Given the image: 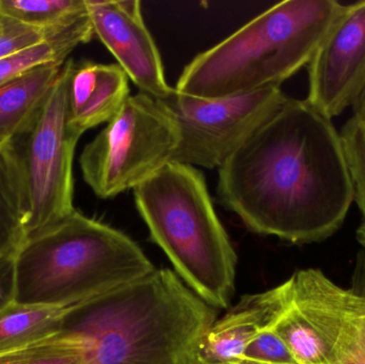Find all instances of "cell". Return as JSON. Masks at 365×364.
<instances>
[{
    "label": "cell",
    "mask_w": 365,
    "mask_h": 364,
    "mask_svg": "<svg viewBox=\"0 0 365 364\" xmlns=\"http://www.w3.org/2000/svg\"><path fill=\"white\" fill-rule=\"evenodd\" d=\"M217 197L257 234L325 241L355 201L340 132L308 100L287 96L219 168Z\"/></svg>",
    "instance_id": "6da1fadb"
},
{
    "label": "cell",
    "mask_w": 365,
    "mask_h": 364,
    "mask_svg": "<svg viewBox=\"0 0 365 364\" xmlns=\"http://www.w3.org/2000/svg\"><path fill=\"white\" fill-rule=\"evenodd\" d=\"M218 318L171 269L70 307L58 335L83 350V364H197Z\"/></svg>",
    "instance_id": "7a4b0ae2"
},
{
    "label": "cell",
    "mask_w": 365,
    "mask_h": 364,
    "mask_svg": "<svg viewBox=\"0 0 365 364\" xmlns=\"http://www.w3.org/2000/svg\"><path fill=\"white\" fill-rule=\"evenodd\" d=\"M342 8L336 0L279 2L195 56L175 89L218 98L280 87L308 66Z\"/></svg>",
    "instance_id": "3957f363"
},
{
    "label": "cell",
    "mask_w": 365,
    "mask_h": 364,
    "mask_svg": "<svg viewBox=\"0 0 365 364\" xmlns=\"http://www.w3.org/2000/svg\"><path fill=\"white\" fill-rule=\"evenodd\" d=\"M16 301L70 308L155 269L128 235L74 209L15 254Z\"/></svg>",
    "instance_id": "277c9868"
},
{
    "label": "cell",
    "mask_w": 365,
    "mask_h": 364,
    "mask_svg": "<svg viewBox=\"0 0 365 364\" xmlns=\"http://www.w3.org/2000/svg\"><path fill=\"white\" fill-rule=\"evenodd\" d=\"M133 190L152 241L175 274L208 305L227 309L235 292L237 258L202 172L171 162Z\"/></svg>",
    "instance_id": "5b68a950"
},
{
    "label": "cell",
    "mask_w": 365,
    "mask_h": 364,
    "mask_svg": "<svg viewBox=\"0 0 365 364\" xmlns=\"http://www.w3.org/2000/svg\"><path fill=\"white\" fill-rule=\"evenodd\" d=\"M74 68L73 59L66 60L38 113L2 147L16 181L26 239L75 209L73 160L81 135L70 124Z\"/></svg>",
    "instance_id": "8992f818"
},
{
    "label": "cell",
    "mask_w": 365,
    "mask_h": 364,
    "mask_svg": "<svg viewBox=\"0 0 365 364\" xmlns=\"http://www.w3.org/2000/svg\"><path fill=\"white\" fill-rule=\"evenodd\" d=\"M179 142L177 122L156 98L130 95L81 152L83 181L98 198H115L173 162Z\"/></svg>",
    "instance_id": "52a82bcc"
},
{
    "label": "cell",
    "mask_w": 365,
    "mask_h": 364,
    "mask_svg": "<svg viewBox=\"0 0 365 364\" xmlns=\"http://www.w3.org/2000/svg\"><path fill=\"white\" fill-rule=\"evenodd\" d=\"M287 98L281 87L218 98H197L173 88L158 100L179 128L173 162L220 168Z\"/></svg>",
    "instance_id": "ba28073f"
},
{
    "label": "cell",
    "mask_w": 365,
    "mask_h": 364,
    "mask_svg": "<svg viewBox=\"0 0 365 364\" xmlns=\"http://www.w3.org/2000/svg\"><path fill=\"white\" fill-rule=\"evenodd\" d=\"M289 280V301L270 328L298 364H331L354 291L341 288L319 269H302Z\"/></svg>",
    "instance_id": "9c48e42d"
},
{
    "label": "cell",
    "mask_w": 365,
    "mask_h": 364,
    "mask_svg": "<svg viewBox=\"0 0 365 364\" xmlns=\"http://www.w3.org/2000/svg\"><path fill=\"white\" fill-rule=\"evenodd\" d=\"M315 109L332 120L353 107L365 83V0L343 4L308 64Z\"/></svg>",
    "instance_id": "30bf717a"
},
{
    "label": "cell",
    "mask_w": 365,
    "mask_h": 364,
    "mask_svg": "<svg viewBox=\"0 0 365 364\" xmlns=\"http://www.w3.org/2000/svg\"><path fill=\"white\" fill-rule=\"evenodd\" d=\"M94 36L113 53L118 64L140 92L160 100L173 87L153 36L143 21L137 0H86Z\"/></svg>",
    "instance_id": "8fae6325"
},
{
    "label": "cell",
    "mask_w": 365,
    "mask_h": 364,
    "mask_svg": "<svg viewBox=\"0 0 365 364\" xmlns=\"http://www.w3.org/2000/svg\"><path fill=\"white\" fill-rule=\"evenodd\" d=\"M289 295L291 284L287 280L272 290L242 297L207 329L200 344L197 363L225 364L244 358L259 331L272 326Z\"/></svg>",
    "instance_id": "7c38bea8"
},
{
    "label": "cell",
    "mask_w": 365,
    "mask_h": 364,
    "mask_svg": "<svg viewBox=\"0 0 365 364\" xmlns=\"http://www.w3.org/2000/svg\"><path fill=\"white\" fill-rule=\"evenodd\" d=\"M128 79L119 64H75L68 94L71 126L83 136L108 123L130 98Z\"/></svg>",
    "instance_id": "4fadbf2b"
},
{
    "label": "cell",
    "mask_w": 365,
    "mask_h": 364,
    "mask_svg": "<svg viewBox=\"0 0 365 364\" xmlns=\"http://www.w3.org/2000/svg\"><path fill=\"white\" fill-rule=\"evenodd\" d=\"M63 64L38 66L0 85V147L31 121L55 85Z\"/></svg>",
    "instance_id": "5bb4252c"
},
{
    "label": "cell",
    "mask_w": 365,
    "mask_h": 364,
    "mask_svg": "<svg viewBox=\"0 0 365 364\" xmlns=\"http://www.w3.org/2000/svg\"><path fill=\"white\" fill-rule=\"evenodd\" d=\"M68 309L15 301L0 310V353L21 350L58 335Z\"/></svg>",
    "instance_id": "9a60e30c"
},
{
    "label": "cell",
    "mask_w": 365,
    "mask_h": 364,
    "mask_svg": "<svg viewBox=\"0 0 365 364\" xmlns=\"http://www.w3.org/2000/svg\"><path fill=\"white\" fill-rule=\"evenodd\" d=\"M94 36L89 14L70 29L55 38L38 43L0 59V85L17 78L28 71L46 64H63L78 45L90 42Z\"/></svg>",
    "instance_id": "2e32d148"
},
{
    "label": "cell",
    "mask_w": 365,
    "mask_h": 364,
    "mask_svg": "<svg viewBox=\"0 0 365 364\" xmlns=\"http://www.w3.org/2000/svg\"><path fill=\"white\" fill-rule=\"evenodd\" d=\"M0 14L46 31L66 29L87 16L86 0H0Z\"/></svg>",
    "instance_id": "e0dca14e"
},
{
    "label": "cell",
    "mask_w": 365,
    "mask_h": 364,
    "mask_svg": "<svg viewBox=\"0 0 365 364\" xmlns=\"http://www.w3.org/2000/svg\"><path fill=\"white\" fill-rule=\"evenodd\" d=\"M25 239L16 181L8 155L0 147V256L15 254Z\"/></svg>",
    "instance_id": "ac0fdd59"
},
{
    "label": "cell",
    "mask_w": 365,
    "mask_h": 364,
    "mask_svg": "<svg viewBox=\"0 0 365 364\" xmlns=\"http://www.w3.org/2000/svg\"><path fill=\"white\" fill-rule=\"evenodd\" d=\"M0 364H83V355L74 340L56 335L21 350L0 353Z\"/></svg>",
    "instance_id": "d6986e66"
},
{
    "label": "cell",
    "mask_w": 365,
    "mask_h": 364,
    "mask_svg": "<svg viewBox=\"0 0 365 364\" xmlns=\"http://www.w3.org/2000/svg\"><path fill=\"white\" fill-rule=\"evenodd\" d=\"M353 291L349 318L331 364H365V292Z\"/></svg>",
    "instance_id": "ffe728a7"
},
{
    "label": "cell",
    "mask_w": 365,
    "mask_h": 364,
    "mask_svg": "<svg viewBox=\"0 0 365 364\" xmlns=\"http://www.w3.org/2000/svg\"><path fill=\"white\" fill-rule=\"evenodd\" d=\"M79 21H77L76 24H78ZM73 26L66 29L59 30V31H46V30L29 27V26L15 21V19L0 14V59L12 55V53H19L23 49L38 44V43L44 42L49 38H55L58 34L72 28Z\"/></svg>",
    "instance_id": "44dd1931"
},
{
    "label": "cell",
    "mask_w": 365,
    "mask_h": 364,
    "mask_svg": "<svg viewBox=\"0 0 365 364\" xmlns=\"http://www.w3.org/2000/svg\"><path fill=\"white\" fill-rule=\"evenodd\" d=\"M340 136L355 188V202L365 224V140L349 120L343 126Z\"/></svg>",
    "instance_id": "7402d4cb"
},
{
    "label": "cell",
    "mask_w": 365,
    "mask_h": 364,
    "mask_svg": "<svg viewBox=\"0 0 365 364\" xmlns=\"http://www.w3.org/2000/svg\"><path fill=\"white\" fill-rule=\"evenodd\" d=\"M244 358L268 364H298L285 342L270 327L259 331Z\"/></svg>",
    "instance_id": "603a6c76"
},
{
    "label": "cell",
    "mask_w": 365,
    "mask_h": 364,
    "mask_svg": "<svg viewBox=\"0 0 365 364\" xmlns=\"http://www.w3.org/2000/svg\"><path fill=\"white\" fill-rule=\"evenodd\" d=\"M15 254L0 256V310L16 301Z\"/></svg>",
    "instance_id": "cb8c5ba5"
},
{
    "label": "cell",
    "mask_w": 365,
    "mask_h": 364,
    "mask_svg": "<svg viewBox=\"0 0 365 364\" xmlns=\"http://www.w3.org/2000/svg\"><path fill=\"white\" fill-rule=\"evenodd\" d=\"M349 121L365 140V83L355 104L353 105V117Z\"/></svg>",
    "instance_id": "d4e9b609"
},
{
    "label": "cell",
    "mask_w": 365,
    "mask_h": 364,
    "mask_svg": "<svg viewBox=\"0 0 365 364\" xmlns=\"http://www.w3.org/2000/svg\"><path fill=\"white\" fill-rule=\"evenodd\" d=\"M357 239L359 243L365 248V224H361L357 231Z\"/></svg>",
    "instance_id": "484cf974"
},
{
    "label": "cell",
    "mask_w": 365,
    "mask_h": 364,
    "mask_svg": "<svg viewBox=\"0 0 365 364\" xmlns=\"http://www.w3.org/2000/svg\"><path fill=\"white\" fill-rule=\"evenodd\" d=\"M201 364V363H200ZM225 364H268L259 363V361L251 360V359L248 358H240L237 359V360L231 361V363H225Z\"/></svg>",
    "instance_id": "4316f807"
},
{
    "label": "cell",
    "mask_w": 365,
    "mask_h": 364,
    "mask_svg": "<svg viewBox=\"0 0 365 364\" xmlns=\"http://www.w3.org/2000/svg\"><path fill=\"white\" fill-rule=\"evenodd\" d=\"M197 364H200V363H197Z\"/></svg>",
    "instance_id": "83f0119b"
}]
</instances>
